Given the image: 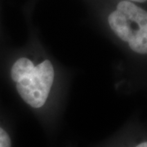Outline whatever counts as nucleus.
Masks as SVG:
<instances>
[{"mask_svg":"<svg viewBox=\"0 0 147 147\" xmlns=\"http://www.w3.org/2000/svg\"><path fill=\"white\" fill-rule=\"evenodd\" d=\"M110 28L132 51L147 53V13L129 1H121L108 17Z\"/></svg>","mask_w":147,"mask_h":147,"instance_id":"nucleus-2","label":"nucleus"},{"mask_svg":"<svg viewBox=\"0 0 147 147\" xmlns=\"http://www.w3.org/2000/svg\"><path fill=\"white\" fill-rule=\"evenodd\" d=\"M125 1H129V2L134 1V2H138V3H145V2H146V0H125Z\"/></svg>","mask_w":147,"mask_h":147,"instance_id":"nucleus-5","label":"nucleus"},{"mask_svg":"<svg viewBox=\"0 0 147 147\" xmlns=\"http://www.w3.org/2000/svg\"><path fill=\"white\" fill-rule=\"evenodd\" d=\"M11 76L27 104L34 108L45 104L54 80V69L50 61L46 60L34 66L30 60L20 58L12 65Z\"/></svg>","mask_w":147,"mask_h":147,"instance_id":"nucleus-1","label":"nucleus"},{"mask_svg":"<svg viewBox=\"0 0 147 147\" xmlns=\"http://www.w3.org/2000/svg\"><path fill=\"white\" fill-rule=\"evenodd\" d=\"M136 147H147V143L146 142H142V143H141L140 145H138Z\"/></svg>","mask_w":147,"mask_h":147,"instance_id":"nucleus-4","label":"nucleus"},{"mask_svg":"<svg viewBox=\"0 0 147 147\" xmlns=\"http://www.w3.org/2000/svg\"><path fill=\"white\" fill-rule=\"evenodd\" d=\"M0 147H11L10 137L2 127H0Z\"/></svg>","mask_w":147,"mask_h":147,"instance_id":"nucleus-3","label":"nucleus"}]
</instances>
